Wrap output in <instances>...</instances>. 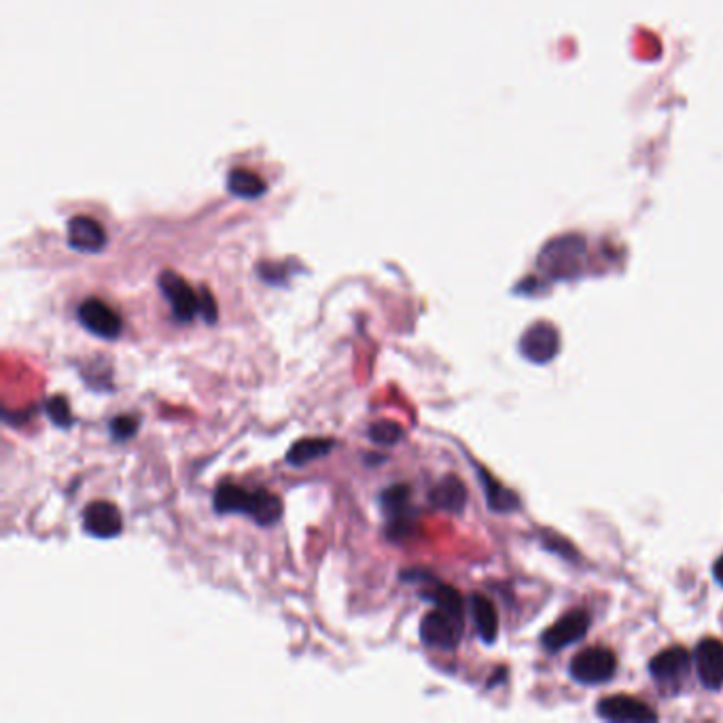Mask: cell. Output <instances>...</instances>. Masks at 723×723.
<instances>
[{
    "label": "cell",
    "mask_w": 723,
    "mask_h": 723,
    "mask_svg": "<svg viewBox=\"0 0 723 723\" xmlns=\"http://www.w3.org/2000/svg\"><path fill=\"white\" fill-rule=\"evenodd\" d=\"M212 507L217 514H242L248 516L250 520L259 526H272L279 523L282 516V501L264 490V488H255L248 490L244 486H236V483H223L215 490L212 497Z\"/></svg>",
    "instance_id": "1"
},
{
    "label": "cell",
    "mask_w": 723,
    "mask_h": 723,
    "mask_svg": "<svg viewBox=\"0 0 723 723\" xmlns=\"http://www.w3.org/2000/svg\"><path fill=\"white\" fill-rule=\"evenodd\" d=\"M617 671V658L606 647H588L579 651L568 666L571 677L577 684L597 685L613 679Z\"/></svg>",
    "instance_id": "2"
},
{
    "label": "cell",
    "mask_w": 723,
    "mask_h": 723,
    "mask_svg": "<svg viewBox=\"0 0 723 723\" xmlns=\"http://www.w3.org/2000/svg\"><path fill=\"white\" fill-rule=\"evenodd\" d=\"M463 617L452 615L442 609L429 611L422 622H420V639L422 644L436 649H456V645L461 644L463 637Z\"/></svg>",
    "instance_id": "3"
},
{
    "label": "cell",
    "mask_w": 723,
    "mask_h": 723,
    "mask_svg": "<svg viewBox=\"0 0 723 723\" xmlns=\"http://www.w3.org/2000/svg\"><path fill=\"white\" fill-rule=\"evenodd\" d=\"M160 289L163 297L168 299L176 321H194L196 315H200V295L176 272H170V270L161 272Z\"/></svg>",
    "instance_id": "4"
},
{
    "label": "cell",
    "mask_w": 723,
    "mask_h": 723,
    "mask_svg": "<svg viewBox=\"0 0 723 723\" xmlns=\"http://www.w3.org/2000/svg\"><path fill=\"white\" fill-rule=\"evenodd\" d=\"M77 319L91 335L102 340H118L123 329L120 315L98 297H89L81 304Z\"/></svg>",
    "instance_id": "5"
},
{
    "label": "cell",
    "mask_w": 723,
    "mask_h": 723,
    "mask_svg": "<svg viewBox=\"0 0 723 723\" xmlns=\"http://www.w3.org/2000/svg\"><path fill=\"white\" fill-rule=\"evenodd\" d=\"M561 351L559 329L550 322H535L524 331L520 353L524 359L532 363H550Z\"/></svg>",
    "instance_id": "6"
},
{
    "label": "cell",
    "mask_w": 723,
    "mask_h": 723,
    "mask_svg": "<svg viewBox=\"0 0 723 723\" xmlns=\"http://www.w3.org/2000/svg\"><path fill=\"white\" fill-rule=\"evenodd\" d=\"M691 669V655L684 647H671L660 651L649 662V673L658 684L679 687L687 679Z\"/></svg>",
    "instance_id": "7"
},
{
    "label": "cell",
    "mask_w": 723,
    "mask_h": 723,
    "mask_svg": "<svg viewBox=\"0 0 723 723\" xmlns=\"http://www.w3.org/2000/svg\"><path fill=\"white\" fill-rule=\"evenodd\" d=\"M590 628V617L586 611H571L563 615L552 628H548L541 637V644L548 651H561L568 645L577 644L586 637Z\"/></svg>",
    "instance_id": "8"
},
{
    "label": "cell",
    "mask_w": 723,
    "mask_h": 723,
    "mask_svg": "<svg viewBox=\"0 0 723 723\" xmlns=\"http://www.w3.org/2000/svg\"><path fill=\"white\" fill-rule=\"evenodd\" d=\"M83 528L96 539H113L123 530L120 510L109 501H91L83 512Z\"/></svg>",
    "instance_id": "9"
},
{
    "label": "cell",
    "mask_w": 723,
    "mask_h": 723,
    "mask_svg": "<svg viewBox=\"0 0 723 723\" xmlns=\"http://www.w3.org/2000/svg\"><path fill=\"white\" fill-rule=\"evenodd\" d=\"M599 715L609 722H655L658 715L651 707H647L644 700H637L633 696H609L599 702L597 707Z\"/></svg>",
    "instance_id": "10"
},
{
    "label": "cell",
    "mask_w": 723,
    "mask_h": 723,
    "mask_svg": "<svg viewBox=\"0 0 723 723\" xmlns=\"http://www.w3.org/2000/svg\"><path fill=\"white\" fill-rule=\"evenodd\" d=\"M694 664L700 684L707 689H720L723 685V644L718 639L700 641L694 651Z\"/></svg>",
    "instance_id": "11"
},
{
    "label": "cell",
    "mask_w": 723,
    "mask_h": 723,
    "mask_svg": "<svg viewBox=\"0 0 723 723\" xmlns=\"http://www.w3.org/2000/svg\"><path fill=\"white\" fill-rule=\"evenodd\" d=\"M584 255V242L577 238H563L546 248L541 255V266L556 277H571L579 268Z\"/></svg>",
    "instance_id": "12"
},
{
    "label": "cell",
    "mask_w": 723,
    "mask_h": 723,
    "mask_svg": "<svg viewBox=\"0 0 723 723\" xmlns=\"http://www.w3.org/2000/svg\"><path fill=\"white\" fill-rule=\"evenodd\" d=\"M69 244L77 253H100L107 246V232L91 217H73L69 221Z\"/></svg>",
    "instance_id": "13"
},
{
    "label": "cell",
    "mask_w": 723,
    "mask_h": 723,
    "mask_svg": "<svg viewBox=\"0 0 723 723\" xmlns=\"http://www.w3.org/2000/svg\"><path fill=\"white\" fill-rule=\"evenodd\" d=\"M429 501L433 507L450 512V514H458L465 510L467 503V488L465 483L461 482L454 476H445L442 482L436 483L433 490L429 492Z\"/></svg>",
    "instance_id": "14"
},
{
    "label": "cell",
    "mask_w": 723,
    "mask_h": 723,
    "mask_svg": "<svg viewBox=\"0 0 723 723\" xmlns=\"http://www.w3.org/2000/svg\"><path fill=\"white\" fill-rule=\"evenodd\" d=\"M471 615L476 622V630L483 644L492 645L499 637V615L494 604L490 603L482 595L471 597Z\"/></svg>",
    "instance_id": "15"
},
{
    "label": "cell",
    "mask_w": 723,
    "mask_h": 723,
    "mask_svg": "<svg viewBox=\"0 0 723 723\" xmlns=\"http://www.w3.org/2000/svg\"><path fill=\"white\" fill-rule=\"evenodd\" d=\"M228 189L232 196L242 198V200H257L268 192L266 181L246 168H236L228 176Z\"/></svg>",
    "instance_id": "16"
},
{
    "label": "cell",
    "mask_w": 723,
    "mask_h": 723,
    "mask_svg": "<svg viewBox=\"0 0 723 723\" xmlns=\"http://www.w3.org/2000/svg\"><path fill=\"white\" fill-rule=\"evenodd\" d=\"M335 442L333 440H322V438H306L299 442L293 443L286 452V463L295 469L327 456L333 450Z\"/></svg>",
    "instance_id": "17"
},
{
    "label": "cell",
    "mask_w": 723,
    "mask_h": 723,
    "mask_svg": "<svg viewBox=\"0 0 723 723\" xmlns=\"http://www.w3.org/2000/svg\"><path fill=\"white\" fill-rule=\"evenodd\" d=\"M409 497H412V488L407 483L389 486L380 494V505L391 516L393 524L405 523V516H407V510H409Z\"/></svg>",
    "instance_id": "18"
},
{
    "label": "cell",
    "mask_w": 723,
    "mask_h": 723,
    "mask_svg": "<svg viewBox=\"0 0 723 723\" xmlns=\"http://www.w3.org/2000/svg\"><path fill=\"white\" fill-rule=\"evenodd\" d=\"M478 474H480V480H482L483 490H486V497H488V505L492 510H497V512H510V510H514L518 505L516 497L512 492H507L503 486L494 482L483 469H480Z\"/></svg>",
    "instance_id": "19"
},
{
    "label": "cell",
    "mask_w": 723,
    "mask_h": 723,
    "mask_svg": "<svg viewBox=\"0 0 723 723\" xmlns=\"http://www.w3.org/2000/svg\"><path fill=\"white\" fill-rule=\"evenodd\" d=\"M431 603L436 604V609H442V611H448L452 615H458V617H465V603H463V597L452 588V586H443V584H438L433 588V592H427L425 595Z\"/></svg>",
    "instance_id": "20"
},
{
    "label": "cell",
    "mask_w": 723,
    "mask_h": 723,
    "mask_svg": "<svg viewBox=\"0 0 723 723\" xmlns=\"http://www.w3.org/2000/svg\"><path fill=\"white\" fill-rule=\"evenodd\" d=\"M403 427L393 420H378L369 427V440L378 445H395L403 440Z\"/></svg>",
    "instance_id": "21"
},
{
    "label": "cell",
    "mask_w": 723,
    "mask_h": 723,
    "mask_svg": "<svg viewBox=\"0 0 723 723\" xmlns=\"http://www.w3.org/2000/svg\"><path fill=\"white\" fill-rule=\"evenodd\" d=\"M45 412L49 416V420L58 427V429H69L73 425V412H71V403L62 395H56L45 403Z\"/></svg>",
    "instance_id": "22"
},
{
    "label": "cell",
    "mask_w": 723,
    "mask_h": 723,
    "mask_svg": "<svg viewBox=\"0 0 723 723\" xmlns=\"http://www.w3.org/2000/svg\"><path fill=\"white\" fill-rule=\"evenodd\" d=\"M138 427H140V420H138V416H132V414H121V416H115V418L111 420V425H109V431H111V438H113L115 442H125V440H130V438H134V436H136Z\"/></svg>",
    "instance_id": "23"
},
{
    "label": "cell",
    "mask_w": 723,
    "mask_h": 723,
    "mask_svg": "<svg viewBox=\"0 0 723 723\" xmlns=\"http://www.w3.org/2000/svg\"><path fill=\"white\" fill-rule=\"evenodd\" d=\"M200 315L201 319L206 322H217V317H219V308H217V302H215V297H212V293L204 286L201 289L200 293Z\"/></svg>",
    "instance_id": "24"
},
{
    "label": "cell",
    "mask_w": 723,
    "mask_h": 723,
    "mask_svg": "<svg viewBox=\"0 0 723 723\" xmlns=\"http://www.w3.org/2000/svg\"><path fill=\"white\" fill-rule=\"evenodd\" d=\"M713 575H715L718 584H722L723 586V556L722 559H718V563L713 564Z\"/></svg>",
    "instance_id": "25"
}]
</instances>
